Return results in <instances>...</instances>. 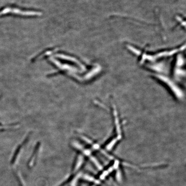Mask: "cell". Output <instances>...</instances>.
<instances>
[{"label": "cell", "mask_w": 186, "mask_h": 186, "mask_svg": "<svg viewBox=\"0 0 186 186\" xmlns=\"http://www.w3.org/2000/svg\"><path fill=\"white\" fill-rule=\"evenodd\" d=\"M117 178L118 181H121V173L119 171H118V172L117 173Z\"/></svg>", "instance_id": "2"}, {"label": "cell", "mask_w": 186, "mask_h": 186, "mask_svg": "<svg viewBox=\"0 0 186 186\" xmlns=\"http://www.w3.org/2000/svg\"><path fill=\"white\" fill-rule=\"evenodd\" d=\"M156 77L159 79L161 81L165 84L171 92L173 93L174 96L178 99H183L184 97L183 91L181 88L176 83L174 82L171 80L168 79L165 77H163L162 76L157 75Z\"/></svg>", "instance_id": "1"}]
</instances>
